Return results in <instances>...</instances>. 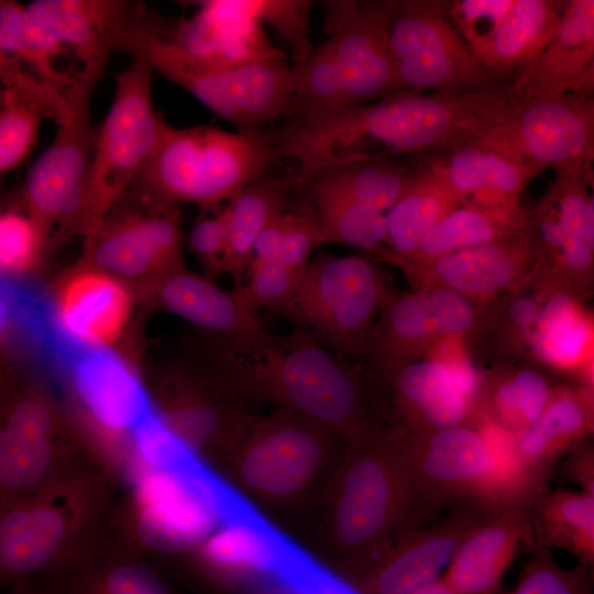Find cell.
<instances>
[{"mask_svg": "<svg viewBox=\"0 0 594 594\" xmlns=\"http://www.w3.org/2000/svg\"><path fill=\"white\" fill-rule=\"evenodd\" d=\"M512 94L397 91L382 99L263 132L279 158L295 163L298 182L354 162L419 156L488 127Z\"/></svg>", "mask_w": 594, "mask_h": 594, "instance_id": "1", "label": "cell"}, {"mask_svg": "<svg viewBox=\"0 0 594 594\" xmlns=\"http://www.w3.org/2000/svg\"><path fill=\"white\" fill-rule=\"evenodd\" d=\"M216 338L215 367L256 407L292 410L349 442L392 421L380 380L299 328Z\"/></svg>", "mask_w": 594, "mask_h": 594, "instance_id": "2", "label": "cell"}, {"mask_svg": "<svg viewBox=\"0 0 594 594\" xmlns=\"http://www.w3.org/2000/svg\"><path fill=\"white\" fill-rule=\"evenodd\" d=\"M348 444L274 407L253 420L218 474L270 524L300 538L319 515Z\"/></svg>", "mask_w": 594, "mask_h": 594, "instance_id": "3", "label": "cell"}, {"mask_svg": "<svg viewBox=\"0 0 594 594\" xmlns=\"http://www.w3.org/2000/svg\"><path fill=\"white\" fill-rule=\"evenodd\" d=\"M418 514L403 442L389 422L349 442L319 515L299 540L361 572Z\"/></svg>", "mask_w": 594, "mask_h": 594, "instance_id": "4", "label": "cell"}, {"mask_svg": "<svg viewBox=\"0 0 594 594\" xmlns=\"http://www.w3.org/2000/svg\"><path fill=\"white\" fill-rule=\"evenodd\" d=\"M120 490L91 461L0 503V591L65 566L106 521Z\"/></svg>", "mask_w": 594, "mask_h": 594, "instance_id": "5", "label": "cell"}, {"mask_svg": "<svg viewBox=\"0 0 594 594\" xmlns=\"http://www.w3.org/2000/svg\"><path fill=\"white\" fill-rule=\"evenodd\" d=\"M278 156L261 130L226 131L164 122L158 141L133 185L146 200L210 207L267 174Z\"/></svg>", "mask_w": 594, "mask_h": 594, "instance_id": "6", "label": "cell"}, {"mask_svg": "<svg viewBox=\"0 0 594 594\" xmlns=\"http://www.w3.org/2000/svg\"><path fill=\"white\" fill-rule=\"evenodd\" d=\"M395 428L420 513L471 502L501 509L532 502L542 493L541 482L529 476L513 453L497 448L473 424L422 433Z\"/></svg>", "mask_w": 594, "mask_h": 594, "instance_id": "7", "label": "cell"}, {"mask_svg": "<svg viewBox=\"0 0 594 594\" xmlns=\"http://www.w3.org/2000/svg\"><path fill=\"white\" fill-rule=\"evenodd\" d=\"M391 286L366 255L319 253L280 315L334 353L360 363Z\"/></svg>", "mask_w": 594, "mask_h": 594, "instance_id": "8", "label": "cell"}, {"mask_svg": "<svg viewBox=\"0 0 594 594\" xmlns=\"http://www.w3.org/2000/svg\"><path fill=\"white\" fill-rule=\"evenodd\" d=\"M152 75L134 56L116 77L112 103L96 130L78 221L88 238L135 183L158 141L164 121L154 111Z\"/></svg>", "mask_w": 594, "mask_h": 594, "instance_id": "9", "label": "cell"}, {"mask_svg": "<svg viewBox=\"0 0 594 594\" xmlns=\"http://www.w3.org/2000/svg\"><path fill=\"white\" fill-rule=\"evenodd\" d=\"M449 4L393 0L388 38L398 91L464 94L508 86L506 77L481 64L462 40Z\"/></svg>", "mask_w": 594, "mask_h": 594, "instance_id": "10", "label": "cell"}, {"mask_svg": "<svg viewBox=\"0 0 594 594\" xmlns=\"http://www.w3.org/2000/svg\"><path fill=\"white\" fill-rule=\"evenodd\" d=\"M195 471L141 470L120 490L112 518L147 557L188 554L220 524Z\"/></svg>", "mask_w": 594, "mask_h": 594, "instance_id": "11", "label": "cell"}, {"mask_svg": "<svg viewBox=\"0 0 594 594\" xmlns=\"http://www.w3.org/2000/svg\"><path fill=\"white\" fill-rule=\"evenodd\" d=\"M479 134L540 172L591 166L594 154L593 92L512 94L494 121Z\"/></svg>", "mask_w": 594, "mask_h": 594, "instance_id": "12", "label": "cell"}, {"mask_svg": "<svg viewBox=\"0 0 594 594\" xmlns=\"http://www.w3.org/2000/svg\"><path fill=\"white\" fill-rule=\"evenodd\" d=\"M73 386L89 428L81 443L123 487L133 466V431L153 410L145 386L109 348L88 349L76 361Z\"/></svg>", "mask_w": 594, "mask_h": 594, "instance_id": "13", "label": "cell"}, {"mask_svg": "<svg viewBox=\"0 0 594 594\" xmlns=\"http://www.w3.org/2000/svg\"><path fill=\"white\" fill-rule=\"evenodd\" d=\"M103 69L82 68L64 91L52 143L35 160L25 183L29 217L46 235L53 224L78 223L96 130L90 119L95 86Z\"/></svg>", "mask_w": 594, "mask_h": 594, "instance_id": "14", "label": "cell"}, {"mask_svg": "<svg viewBox=\"0 0 594 594\" xmlns=\"http://www.w3.org/2000/svg\"><path fill=\"white\" fill-rule=\"evenodd\" d=\"M486 311L487 307L448 289L391 288L360 364L380 375L398 364L425 358L444 340H468L481 330Z\"/></svg>", "mask_w": 594, "mask_h": 594, "instance_id": "15", "label": "cell"}, {"mask_svg": "<svg viewBox=\"0 0 594 594\" xmlns=\"http://www.w3.org/2000/svg\"><path fill=\"white\" fill-rule=\"evenodd\" d=\"M375 256L398 267L413 289H448L483 307L522 288L540 265L530 224L496 241L431 260Z\"/></svg>", "mask_w": 594, "mask_h": 594, "instance_id": "16", "label": "cell"}, {"mask_svg": "<svg viewBox=\"0 0 594 594\" xmlns=\"http://www.w3.org/2000/svg\"><path fill=\"white\" fill-rule=\"evenodd\" d=\"M153 410L195 457L217 473L262 414L217 369L205 381L169 380Z\"/></svg>", "mask_w": 594, "mask_h": 594, "instance_id": "17", "label": "cell"}, {"mask_svg": "<svg viewBox=\"0 0 594 594\" xmlns=\"http://www.w3.org/2000/svg\"><path fill=\"white\" fill-rule=\"evenodd\" d=\"M323 4V29L351 107L397 92L388 38L393 0H330Z\"/></svg>", "mask_w": 594, "mask_h": 594, "instance_id": "18", "label": "cell"}, {"mask_svg": "<svg viewBox=\"0 0 594 594\" xmlns=\"http://www.w3.org/2000/svg\"><path fill=\"white\" fill-rule=\"evenodd\" d=\"M496 510L463 503L437 525L406 530L361 571L364 594H410L437 580L466 535Z\"/></svg>", "mask_w": 594, "mask_h": 594, "instance_id": "19", "label": "cell"}, {"mask_svg": "<svg viewBox=\"0 0 594 594\" xmlns=\"http://www.w3.org/2000/svg\"><path fill=\"white\" fill-rule=\"evenodd\" d=\"M37 580L50 594H174L150 557L114 522L112 510L65 566Z\"/></svg>", "mask_w": 594, "mask_h": 594, "instance_id": "20", "label": "cell"}, {"mask_svg": "<svg viewBox=\"0 0 594 594\" xmlns=\"http://www.w3.org/2000/svg\"><path fill=\"white\" fill-rule=\"evenodd\" d=\"M88 242L94 265L112 276H152L155 284L182 268L180 226L162 211L105 219Z\"/></svg>", "mask_w": 594, "mask_h": 594, "instance_id": "21", "label": "cell"}, {"mask_svg": "<svg viewBox=\"0 0 594 594\" xmlns=\"http://www.w3.org/2000/svg\"><path fill=\"white\" fill-rule=\"evenodd\" d=\"M375 376L387 393L392 422L405 432L472 425L476 417L475 406L450 369L437 360L421 358Z\"/></svg>", "mask_w": 594, "mask_h": 594, "instance_id": "22", "label": "cell"}, {"mask_svg": "<svg viewBox=\"0 0 594 594\" xmlns=\"http://www.w3.org/2000/svg\"><path fill=\"white\" fill-rule=\"evenodd\" d=\"M430 153L460 206L499 209L520 205L525 188L542 173L479 133Z\"/></svg>", "mask_w": 594, "mask_h": 594, "instance_id": "23", "label": "cell"}, {"mask_svg": "<svg viewBox=\"0 0 594 594\" xmlns=\"http://www.w3.org/2000/svg\"><path fill=\"white\" fill-rule=\"evenodd\" d=\"M534 501L494 512L466 535L442 576L453 594L498 593L519 548L535 537Z\"/></svg>", "mask_w": 594, "mask_h": 594, "instance_id": "24", "label": "cell"}, {"mask_svg": "<svg viewBox=\"0 0 594 594\" xmlns=\"http://www.w3.org/2000/svg\"><path fill=\"white\" fill-rule=\"evenodd\" d=\"M594 1H564L558 28L538 58L516 73V96L593 92Z\"/></svg>", "mask_w": 594, "mask_h": 594, "instance_id": "25", "label": "cell"}, {"mask_svg": "<svg viewBox=\"0 0 594 594\" xmlns=\"http://www.w3.org/2000/svg\"><path fill=\"white\" fill-rule=\"evenodd\" d=\"M539 294L534 322L524 349L537 362L552 370L581 377L593 386V321L580 300L534 275Z\"/></svg>", "mask_w": 594, "mask_h": 594, "instance_id": "26", "label": "cell"}, {"mask_svg": "<svg viewBox=\"0 0 594 594\" xmlns=\"http://www.w3.org/2000/svg\"><path fill=\"white\" fill-rule=\"evenodd\" d=\"M590 166L557 172L547 193L563 230L564 244L559 256L543 273L563 292L584 300L593 287L594 208L590 195Z\"/></svg>", "mask_w": 594, "mask_h": 594, "instance_id": "27", "label": "cell"}, {"mask_svg": "<svg viewBox=\"0 0 594 594\" xmlns=\"http://www.w3.org/2000/svg\"><path fill=\"white\" fill-rule=\"evenodd\" d=\"M127 287L100 270L69 277L56 297V318L62 330L89 349L112 345L124 331L131 314Z\"/></svg>", "mask_w": 594, "mask_h": 594, "instance_id": "28", "label": "cell"}, {"mask_svg": "<svg viewBox=\"0 0 594 594\" xmlns=\"http://www.w3.org/2000/svg\"><path fill=\"white\" fill-rule=\"evenodd\" d=\"M593 386H551L538 419L513 433V448L520 468L542 482L546 470L554 460L578 448L593 432Z\"/></svg>", "mask_w": 594, "mask_h": 594, "instance_id": "29", "label": "cell"}, {"mask_svg": "<svg viewBox=\"0 0 594 594\" xmlns=\"http://www.w3.org/2000/svg\"><path fill=\"white\" fill-rule=\"evenodd\" d=\"M154 289L164 309L216 337L237 338L265 329L260 315L209 277L179 268L156 282Z\"/></svg>", "mask_w": 594, "mask_h": 594, "instance_id": "30", "label": "cell"}, {"mask_svg": "<svg viewBox=\"0 0 594 594\" xmlns=\"http://www.w3.org/2000/svg\"><path fill=\"white\" fill-rule=\"evenodd\" d=\"M133 4L118 0H36L26 6L73 50L82 67L105 69Z\"/></svg>", "mask_w": 594, "mask_h": 594, "instance_id": "31", "label": "cell"}, {"mask_svg": "<svg viewBox=\"0 0 594 594\" xmlns=\"http://www.w3.org/2000/svg\"><path fill=\"white\" fill-rule=\"evenodd\" d=\"M459 206V199L431 153L416 156L402 194L385 213V246L377 252L409 255L424 237Z\"/></svg>", "mask_w": 594, "mask_h": 594, "instance_id": "32", "label": "cell"}, {"mask_svg": "<svg viewBox=\"0 0 594 594\" xmlns=\"http://www.w3.org/2000/svg\"><path fill=\"white\" fill-rule=\"evenodd\" d=\"M64 102L59 91L14 63L0 98V175L20 165L32 151L44 119L56 120Z\"/></svg>", "mask_w": 594, "mask_h": 594, "instance_id": "33", "label": "cell"}, {"mask_svg": "<svg viewBox=\"0 0 594 594\" xmlns=\"http://www.w3.org/2000/svg\"><path fill=\"white\" fill-rule=\"evenodd\" d=\"M294 180L264 175L238 190L221 210L227 229L222 273L243 282L251 249L262 231L286 212Z\"/></svg>", "mask_w": 594, "mask_h": 594, "instance_id": "34", "label": "cell"}, {"mask_svg": "<svg viewBox=\"0 0 594 594\" xmlns=\"http://www.w3.org/2000/svg\"><path fill=\"white\" fill-rule=\"evenodd\" d=\"M564 1L514 0L492 38L475 54L490 70L508 77L534 63L552 38Z\"/></svg>", "mask_w": 594, "mask_h": 594, "instance_id": "35", "label": "cell"}, {"mask_svg": "<svg viewBox=\"0 0 594 594\" xmlns=\"http://www.w3.org/2000/svg\"><path fill=\"white\" fill-rule=\"evenodd\" d=\"M529 224L530 212L521 204L499 209L459 206L424 237L413 253L397 257L414 261L431 260L496 241L524 230ZM380 253L384 252L374 255Z\"/></svg>", "mask_w": 594, "mask_h": 594, "instance_id": "36", "label": "cell"}, {"mask_svg": "<svg viewBox=\"0 0 594 594\" xmlns=\"http://www.w3.org/2000/svg\"><path fill=\"white\" fill-rule=\"evenodd\" d=\"M67 47L28 8L16 1H0V51L26 66L37 80L59 91H65L75 77L62 72L56 59Z\"/></svg>", "mask_w": 594, "mask_h": 594, "instance_id": "37", "label": "cell"}, {"mask_svg": "<svg viewBox=\"0 0 594 594\" xmlns=\"http://www.w3.org/2000/svg\"><path fill=\"white\" fill-rule=\"evenodd\" d=\"M550 391L551 385L537 369H497L483 377L475 419L516 433L538 419Z\"/></svg>", "mask_w": 594, "mask_h": 594, "instance_id": "38", "label": "cell"}, {"mask_svg": "<svg viewBox=\"0 0 594 594\" xmlns=\"http://www.w3.org/2000/svg\"><path fill=\"white\" fill-rule=\"evenodd\" d=\"M416 156L354 162L310 176L309 190L324 191L386 213L402 194Z\"/></svg>", "mask_w": 594, "mask_h": 594, "instance_id": "39", "label": "cell"}, {"mask_svg": "<svg viewBox=\"0 0 594 594\" xmlns=\"http://www.w3.org/2000/svg\"><path fill=\"white\" fill-rule=\"evenodd\" d=\"M536 544L558 547L592 564L594 495L585 492L539 494L532 503Z\"/></svg>", "mask_w": 594, "mask_h": 594, "instance_id": "40", "label": "cell"}, {"mask_svg": "<svg viewBox=\"0 0 594 594\" xmlns=\"http://www.w3.org/2000/svg\"><path fill=\"white\" fill-rule=\"evenodd\" d=\"M234 101L242 127H260L286 113L294 86L293 66L283 55L229 67Z\"/></svg>", "mask_w": 594, "mask_h": 594, "instance_id": "41", "label": "cell"}, {"mask_svg": "<svg viewBox=\"0 0 594 594\" xmlns=\"http://www.w3.org/2000/svg\"><path fill=\"white\" fill-rule=\"evenodd\" d=\"M294 86L287 112L290 122L316 119L351 107L341 73L327 38L293 66Z\"/></svg>", "mask_w": 594, "mask_h": 594, "instance_id": "42", "label": "cell"}, {"mask_svg": "<svg viewBox=\"0 0 594 594\" xmlns=\"http://www.w3.org/2000/svg\"><path fill=\"white\" fill-rule=\"evenodd\" d=\"M323 244H342L372 254L385 246V213L343 197L310 190Z\"/></svg>", "mask_w": 594, "mask_h": 594, "instance_id": "43", "label": "cell"}, {"mask_svg": "<svg viewBox=\"0 0 594 594\" xmlns=\"http://www.w3.org/2000/svg\"><path fill=\"white\" fill-rule=\"evenodd\" d=\"M590 564L563 569L550 548L537 544L515 587L504 594H590Z\"/></svg>", "mask_w": 594, "mask_h": 594, "instance_id": "44", "label": "cell"}, {"mask_svg": "<svg viewBox=\"0 0 594 594\" xmlns=\"http://www.w3.org/2000/svg\"><path fill=\"white\" fill-rule=\"evenodd\" d=\"M312 3L305 0L242 1L254 22L265 21L280 35L296 63L306 59L315 48L309 38Z\"/></svg>", "mask_w": 594, "mask_h": 594, "instance_id": "45", "label": "cell"}, {"mask_svg": "<svg viewBox=\"0 0 594 594\" xmlns=\"http://www.w3.org/2000/svg\"><path fill=\"white\" fill-rule=\"evenodd\" d=\"M302 273L278 262L265 264L246 272V280L234 286L232 292L253 314L260 315L264 309L280 315L293 298Z\"/></svg>", "mask_w": 594, "mask_h": 594, "instance_id": "46", "label": "cell"}, {"mask_svg": "<svg viewBox=\"0 0 594 594\" xmlns=\"http://www.w3.org/2000/svg\"><path fill=\"white\" fill-rule=\"evenodd\" d=\"M46 235L29 217L14 212L0 215V274L28 271L37 257Z\"/></svg>", "mask_w": 594, "mask_h": 594, "instance_id": "47", "label": "cell"}, {"mask_svg": "<svg viewBox=\"0 0 594 594\" xmlns=\"http://www.w3.org/2000/svg\"><path fill=\"white\" fill-rule=\"evenodd\" d=\"M514 0H454L449 18L475 55L494 35Z\"/></svg>", "mask_w": 594, "mask_h": 594, "instance_id": "48", "label": "cell"}, {"mask_svg": "<svg viewBox=\"0 0 594 594\" xmlns=\"http://www.w3.org/2000/svg\"><path fill=\"white\" fill-rule=\"evenodd\" d=\"M323 244L320 230L310 217L290 212L276 262L298 272L305 271L309 258Z\"/></svg>", "mask_w": 594, "mask_h": 594, "instance_id": "49", "label": "cell"}, {"mask_svg": "<svg viewBox=\"0 0 594 594\" xmlns=\"http://www.w3.org/2000/svg\"><path fill=\"white\" fill-rule=\"evenodd\" d=\"M188 245L208 276L222 274L227 245V229L222 212L199 219L189 232Z\"/></svg>", "mask_w": 594, "mask_h": 594, "instance_id": "50", "label": "cell"}, {"mask_svg": "<svg viewBox=\"0 0 594 594\" xmlns=\"http://www.w3.org/2000/svg\"><path fill=\"white\" fill-rule=\"evenodd\" d=\"M289 218L290 212L286 211L282 213L257 237L250 252L246 272L276 262L280 242Z\"/></svg>", "mask_w": 594, "mask_h": 594, "instance_id": "51", "label": "cell"}, {"mask_svg": "<svg viewBox=\"0 0 594 594\" xmlns=\"http://www.w3.org/2000/svg\"><path fill=\"white\" fill-rule=\"evenodd\" d=\"M582 448L572 458L570 473L583 486V492L594 495L593 449Z\"/></svg>", "mask_w": 594, "mask_h": 594, "instance_id": "52", "label": "cell"}, {"mask_svg": "<svg viewBox=\"0 0 594 594\" xmlns=\"http://www.w3.org/2000/svg\"><path fill=\"white\" fill-rule=\"evenodd\" d=\"M9 588V594H50L38 580L22 581Z\"/></svg>", "mask_w": 594, "mask_h": 594, "instance_id": "53", "label": "cell"}, {"mask_svg": "<svg viewBox=\"0 0 594 594\" xmlns=\"http://www.w3.org/2000/svg\"><path fill=\"white\" fill-rule=\"evenodd\" d=\"M410 594H453V592L441 576L420 586Z\"/></svg>", "mask_w": 594, "mask_h": 594, "instance_id": "54", "label": "cell"}, {"mask_svg": "<svg viewBox=\"0 0 594 594\" xmlns=\"http://www.w3.org/2000/svg\"><path fill=\"white\" fill-rule=\"evenodd\" d=\"M11 323V310L7 300L0 295V342Z\"/></svg>", "mask_w": 594, "mask_h": 594, "instance_id": "55", "label": "cell"}, {"mask_svg": "<svg viewBox=\"0 0 594 594\" xmlns=\"http://www.w3.org/2000/svg\"><path fill=\"white\" fill-rule=\"evenodd\" d=\"M13 64L14 61L6 57L0 51V87L3 85V79Z\"/></svg>", "mask_w": 594, "mask_h": 594, "instance_id": "56", "label": "cell"}, {"mask_svg": "<svg viewBox=\"0 0 594 594\" xmlns=\"http://www.w3.org/2000/svg\"><path fill=\"white\" fill-rule=\"evenodd\" d=\"M2 86H3V85H2ZM2 86L0 87V98H1Z\"/></svg>", "mask_w": 594, "mask_h": 594, "instance_id": "57", "label": "cell"}]
</instances>
